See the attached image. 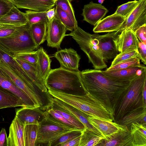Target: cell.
Wrapping results in <instances>:
<instances>
[{
    "label": "cell",
    "mask_w": 146,
    "mask_h": 146,
    "mask_svg": "<svg viewBox=\"0 0 146 146\" xmlns=\"http://www.w3.org/2000/svg\"><path fill=\"white\" fill-rule=\"evenodd\" d=\"M0 86L15 95L21 100L24 106L35 108L30 98L15 84L10 77L0 68Z\"/></svg>",
    "instance_id": "17"
},
{
    "label": "cell",
    "mask_w": 146,
    "mask_h": 146,
    "mask_svg": "<svg viewBox=\"0 0 146 146\" xmlns=\"http://www.w3.org/2000/svg\"><path fill=\"white\" fill-rule=\"evenodd\" d=\"M82 81L89 92L113 115L117 101L131 81L115 80L106 76L102 70L87 69L80 71Z\"/></svg>",
    "instance_id": "1"
},
{
    "label": "cell",
    "mask_w": 146,
    "mask_h": 146,
    "mask_svg": "<svg viewBox=\"0 0 146 146\" xmlns=\"http://www.w3.org/2000/svg\"><path fill=\"white\" fill-rule=\"evenodd\" d=\"M24 126L15 116L9 127L7 146H24Z\"/></svg>",
    "instance_id": "22"
},
{
    "label": "cell",
    "mask_w": 146,
    "mask_h": 146,
    "mask_svg": "<svg viewBox=\"0 0 146 146\" xmlns=\"http://www.w3.org/2000/svg\"><path fill=\"white\" fill-rule=\"evenodd\" d=\"M7 137L4 128H2L0 132V146H7Z\"/></svg>",
    "instance_id": "47"
},
{
    "label": "cell",
    "mask_w": 146,
    "mask_h": 146,
    "mask_svg": "<svg viewBox=\"0 0 146 146\" xmlns=\"http://www.w3.org/2000/svg\"><path fill=\"white\" fill-rule=\"evenodd\" d=\"M17 27L12 25H4L0 28V38L10 35L14 31Z\"/></svg>",
    "instance_id": "45"
},
{
    "label": "cell",
    "mask_w": 146,
    "mask_h": 146,
    "mask_svg": "<svg viewBox=\"0 0 146 146\" xmlns=\"http://www.w3.org/2000/svg\"><path fill=\"white\" fill-rule=\"evenodd\" d=\"M52 97L70 105L92 116L113 121V115L89 92L83 94L68 93L48 88Z\"/></svg>",
    "instance_id": "2"
},
{
    "label": "cell",
    "mask_w": 146,
    "mask_h": 146,
    "mask_svg": "<svg viewBox=\"0 0 146 146\" xmlns=\"http://www.w3.org/2000/svg\"><path fill=\"white\" fill-rule=\"evenodd\" d=\"M137 39L133 31L124 29L116 36L114 41L117 51L120 53L131 50H137Z\"/></svg>",
    "instance_id": "15"
},
{
    "label": "cell",
    "mask_w": 146,
    "mask_h": 146,
    "mask_svg": "<svg viewBox=\"0 0 146 146\" xmlns=\"http://www.w3.org/2000/svg\"><path fill=\"white\" fill-rule=\"evenodd\" d=\"M15 116L25 125L28 124H38L45 116V110L39 108L22 106L15 110Z\"/></svg>",
    "instance_id": "14"
},
{
    "label": "cell",
    "mask_w": 146,
    "mask_h": 146,
    "mask_svg": "<svg viewBox=\"0 0 146 146\" xmlns=\"http://www.w3.org/2000/svg\"><path fill=\"white\" fill-rule=\"evenodd\" d=\"M146 67L143 64L120 70L103 71L106 76L113 79L122 81H131L140 75Z\"/></svg>",
    "instance_id": "18"
},
{
    "label": "cell",
    "mask_w": 146,
    "mask_h": 146,
    "mask_svg": "<svg viewBox=\"0 0 146 146\" xmlns=\"http://www.w3.org/2000/svg\"><path fill=\"white\" fill-rule=\"evenodd\" d=\"M56 15V9L55 7L52 8L47 11L46 16L48 21L51 20L55 17Z\"/></svg>",
    "instance_id": "49"
},
{
    "label": "cell",
    "mask_w": 146,
    "mask_h": 146,
    "mask_svg": "<svg viewBox=\"0 0 146 146\" xmlns=\"http://www.w3.org/2000/svg\"><path fill=\"white\" fill-rule=\"evenodd\" d=\"M46 110L50 115L57 120L70 127L75 128L71 122L64 118L63 116L56 112L51 107H48Z\"/></svg>",
    "instance_id": "42"
},
{
    "label": "cell",
    "mask_w": 146,
    "mask_h": 146,
    "mask_svg": "<svg viewBox=\"0 0 146 146\" xmlns=\"http://www.w3.org/2000/svg\"><path fill=\"white\" fill-rule=\"evenodd\" d=\"M0 68L10 77L16 86L25 92L31 100L36 108L44 110L42 92L37 87L26 81L17 75L8 65L0 59Z\"/></svg>",
    "instance_id": "8"
},
{
    "label": "cell",
    "mask_w": 146,
    "mask_h": 146,
    "mask_svg": "<svg viewBox=\"0 0 146 146\" xmlns=\"http://www.w3.org/2000/svg\"><path fill=\"white\" fill-rule=\"evenodd\" d=\"M50 103L53 104L75 117L83 124L84 128H87L99 134L102 135L89 122L88 120V117L89 115L76 108L51 96Z\"/></svg>",
    "instance_id": "19"
},
{
    "label": "cell",
    "mask_w": 146,
    "mask_h": 146,
    "mask_svg": "<svg viewBox=\"0 0 146 146\" xmlns=\"http://www.w3.org/2000/svg\"><path fill=\"white\" fill-rule=\"evenodd\" d=\"M142 95L143 103L146 106V80H145L142 90Z\"/></svg>",
    "instance_id": "50"
},
{
    "label": "cell",
    "mask_w": 146,
    "mask_h": 146,
    "mask_svg": "<svg viewBox=\"0 0 146 146\" xmlns=\"http://www.w3.org/2000/svg\"><path fill=\"white\" fill-rule=\"evenodd\" d=\"M80 135L64 144L63 146H79Z\"/></svg>",
    "instance_id": "48"
},
{
    "label": "cell",
    "mask_w": 146,
    "mask_h": 146,
    "mask_svg": "<svg viewBox=\"0 0 146 146\" xmlns=\"http://www.w3.org/2000/svg\"><path fill=\"white\" fill-rule=\"evenodd\" d=\"M135 123L146 125V106H141L130 111L117 123L126 126L129 130L131 125Z\"/></svg>",
    "instance_id": "25"
},
{
    "label": "cell",
    "mask_w": 146,
    "mask_h": 146,
    "mask_svg": "<svg viewBox=\"0 0 146 146\" xmlns=\"http://www.w3.org/2000/svg\"><path fill=\"white\" fill-rule=\"evenodd\" d=\"M15 6L11 0H0V19Z\"/></svg>",
    "instance_id": "43"
},
{
    "label": "cell",
    "mask_w": 146,
    "mask_h": 146,
    "mask_svg": "<svg viewBox=\"0 0 146 146\" xmlns=\"http://www.w3.org/2000/svg\"><path fill=\"white\" fill-rule=\"evenodd\" d=\"M54 0V1H56V0ZM68 0L69 1H70V2H71L73 0Z\"/></svg>",
    "instance_id": "53"
},
{
    "label": "cell",
    "mask_w": 146,
    "mask_h": 146,
    "mask_svg": "<svg viewBox=\"0 0 146 146\" xmlns=\"http://www.w3.org/2000/svg\"><path fill=\"white\" fill-rule=\"evenodd\" d=\"M28 20L25 13L20 11L15 6L0 19V24L16 27L27 24Z\"/></svg>",
    "instance_id": "26"
},
{
    "label": "cell",
    "mask_w": 146,
    "mask_h": 146,
    "mask_svg": "<svg viewBox=\"0 0 146 146\" xmlns=\"http://www.w3.org/2000/svg\"><path fill=\"white\" fill-rule=\"evenodd\" d=\"M67 30L55 15L54 18L47 23L46 39L47 46L60 50L61 43L66 36V33Z\"/></svg>",
    "instance_id": "9"
},
{
    "label": "cell",
    "mask_w": 146,
    "mask_h": 146,
    "mask_svg": "<svg viewBox=\"0 0 146 146\" xmlns=\"http://www.w3.org/2000/svg\"><path fill=\"white\" fill-rule=\"evenodd\" d=\"M140 59L137 57L133 58L123 61L112 67H110L106 70H116L127 68L141 65Z\"/></svg>",
    "instance_id": "39"
},
{
    "label": "cell",
    "mask_w": 146,
    "mask_h": 146,
    "mask_svg": "<svg viewBox=\"0 0 146 146\" xmlns=\"http://www.w3.org/2000/svg\"><path fill=\"white\" fill-rule=\"evenodd\" d=\"M139 0L129 1L118 7L114 13L126 19L137 5Z\"/></svg>",
    "instance_id": "36"
},
{
    "label": "cell",
    "mask_w": 146,
    "mask_h": 146,
    "mask_svg": "<svg viewBox=\"0 0 146 146\" xmlns=\"http://www.w3.org/2000/svg\"><path fill=\"white\" fill-rule=\"evenodd\" d=\"M138 58L145 65L146 64V44L137 39Z\"/></svg>",
    "instance_id": "44"
},
{
    "label": "cell",
    "mask_w": 146,
    "mask_h": 146,
    "mask_svg": "<svg viewBox=\"0 0 146 146\" xmlns=\"http://www.w3.org/2000/svg\"><path fill=\"white\" fill-rule=\"evenodd\" d=\"M134 32L139 40L146 44V24L139 27Z\"/></svg>",
    "instance_id": "46"
},
{
    "label": "cell",
    "mask_w": 146,
    "mask_h": 146,
    "mask_svg": "<svg viewBox=\"0 0 146 146\" xmlns=\"http://www.w3.org/2000/svg\"><path fill=\"white\" fill-rule=\"evenodd\" d=\"M38 124L25 125L24 130V146H35Z\"/></svg>",
    "instance_id": "32"
},
{
    "label": "cell",
    "mask_w": 146,
    "mask_h": 146,
    "mask_svg": "<svg viewBox=\"0 0 146 146\" xmlns=\"http://www.w3.org/2000/svg\"><path fill=\"white\" fill-rule=\"evenodd\" d=\"M104 138H105L103 136L84 128L82 131L79 146H96Z\"/></svg>",
    "instance_id": "31"
},
{
    "label": "cell",
    "mask_w": 146,
    "mask_h": 146,
    "mask_svg": "<svg viewBox=\"0 0 146 146\" xmlns=\"http://www.w3.org/2000/svg\"><path fill=\"white\" fill-rule=\"evenodd\" d=\"M46 11H37L28 10L25 13L28 23L32 24L43 21H48L46 16Z\"/></svg>",
    "instance_id": "35"
},
{
    "label": "cell",
    "mask_w": 146,
    "mask_h": 146,
    "mask_svg": "<svg viewBox=\"0 0 146 146\" xmlns=\"http://www.w3.org/2000/svg\"><path fill=\"white\" fill-rule=\"evenodd\" d=\"M23 106L24 104L18 97L0 86V109Z\"/></svg>",
    "instance_id": "28"
},
{
    "label": "cell",
    "mask_w": 146,
    "mask_h": 146,
    "mask_svg": "<svg viewBox=\"0 0 146 146\" xmlns=\"http://www.w3.org/2000/svg\"><path fill=\"white\" fill-rule=\"evenodd\" d=\"M0 45L13 55L33 51L37 48L28 23L17 27L10 35L0 38Z\"/></svg>",
    "instance_id": "6"
},
{
    "label": "cell",
    "mask_w": 146,
    "mask_h": 146,
    "mask_svg": "<svg viewBox=\"0 0 146 146\" xmlns=\"http://www.w3.org/2000/svg\"><path fill=\"white\" fill-rule=\"evenodd\" d=\"M80 71L74 72L60 67L51 69L45 85L50 88L63 92L87 93L82 80Z\"/></svg>",
    "instance_id": "4"
},
{
    "label": "cell",
    "mask_w": 146,
    "mask_h": 146,
    "mask_svg": "<svg viewBox=\"0 0 146 146\" xmlns=\"http://www.w3.org/2000/svg\"><path fill=\"white\" fill-rule=\"evenodd\" d=\"M13 56L14 58L20 59L26 62L36 66L37 60L36 50L16 54L14 55Z\"/></svg>",
    "instance_id": "41"
},
{
    "label": "cell",
    "mask_w": 146,
    "mask_h": 146,
    "mask_svg": "<svg viewBox=\"0 0 146 146\" xmlns=\"http://www.w3.org/2000/svg\"><path fill=\"white\" fill-rule=\"evenodd\" d=\"M120 33L117 31L108 32L103 35H98L99 46L105 62L108 60L114 59L118 54L114 40Z\"/></svg>",
    "instance_id": "13"
},
{
    "label": "cell",
    "mask_w": 146,
    "mask_h": 146,
    "mask_svg": "<svg viewBox=\"0 0 146 146\" xmlns=\"http://www.w3.org/2000/svg\"><path fill=\"white\" fill-rule=\"evenodd\" d=\"M129 131L132 139L133 146H146V125L133 123Z\"/></svg>",
    "instance_id": "29"
},
{
    "label": "cell",
    "mask_w": 146,
    "mask_h": 146,
    "mask_svg": "<svg viewBox=\"0 0 146 146\" xmlns=\"http://www.w3.org/2000/svg\"><path fill=\"white\" fill-rule=\"evenodd\" d=\"M138 53L135 49L131 50L120 52L113 59L110 67H112L123 61L135 57H138Z\"/></svg>",
    "instance_id": "38"
},
{
    "label": "cell",
    "mask_w": 146,
    "mask_h": 146,
    "mask_svg": "<svg viewBox=\"0 0 146 146\" xmlns=\"http://www.w3.org/2000/svg\"><path fill=\"white\" fill-rule=\"evenodd\" d=\"M138 4L133 11L125 19L119 31L130 29L134 32L139 27L146 24V0H138Z\"/></svg>",
    "instance_id": "10"
},
{
    "label": "cell",
    "mask_w": 146,
    "mask_h": 146,
    "mask_svg": "<svg viewBox=\"0 0 146 146\" xmlns=\"http://www.w3.org/2000/svg\"><path fill=\"white\" fill-rule=\"evenodd\" d=\"M55 4L68 14L75 22L77 23L74 10L68 0H56L55 1Z\"/></svg>",
    "instance_id": "40"
},
{
    "label": "cell",
    "mask_w": 146,
    "mask_h": 146,
    "mask_svg": "<svg viewBox=\"0 0 146 146\" xmlns=\"http://www.w3.org/2000/svg\"><path fill=\"white\" fill-rule=\"evenodd\" d=\"M82 130H77L69 132L61 136L50 146H63L65 143L81 135Z\"/></svg>",
    "instance_id": "37"
},
{
    "label": "cell",
    "mask_w": 146,
    "mask_h": 146,
    "mask_svg": "<svg viewBox=\"0 0 146 146\" xmlns=\"http://www.w3.org/2000/svg\"><path fill=\"white\" fill-rule=\"evenodd\" d=\"M36 51L37 55V68L41 80L45 86L46 78L51 70L50 64L51 60L42 47H40Z\"/></svg>",
    "instance_id": "27"
},
{
    "label": "cell",
    "mask_w": 146,
    "mask_h": 146,
    "mask_svg": "<svg viewBox=\"0 0 146 146\" xmlns=\"http://www.w3.org/2000/svg\"><path fill=\"white\" fill-rule=\"evenodd\" d=\"M125 20L122 16L114 13L99 21L95 26L93 31L95 33L118 31Z\"/></svg>",
    "instance_id": "20"
},
{
    "label": "cell",
    "mask_w": 146,
    "mask_h": 146,
    "mask_svg": "<svg viewBox=\"0 0 146 146\" xmlns=\"http://www.w3.org/2000/svg\"><path fill=\"white\" fill-rule=\"evenodd\" d=\"M105 0H98V1L100 4H102L104 1Z\"/></svg>",
    "instance_id": "51"
},
{
    "label": "cell",
    "mask_w": 146,
    "mask_h": 146,
    "mask_svg": "<svg viewBox=\"0 0 146 146\" xmlns=\"http://www.w3.org/2000/svg\"><path fill=\"white\" fill-rule=\"evenodd\" d=\"M4 25H2L0 24V28L3 26Z\"/></svg>",
    "instance_id": "52"
},
{
    "label": "cell",
    "mask_w": 146,
    "mask_h": 146,
    "mask_svg": "<svg viewBox=\"0 0 146 146\" xmlns=\"http://www.w3.org/2000/svg\"><path fill=\"white\" fill-rule=\"evenodd\" d=\"M48 21H41L30 25L32 37L38 47L46 40Z\"/></svg>",
    "instance_id": "30"
},
{
    "label": "cell",
    "mask_w": 146,
    "mask_h": 146,
    "mask_svg": "<svg viewBox=\"0 0 146 146\" xmlns=\"http://www.w3.org/2000/svg\"><path fill=\"white\" fill-rule=\"evenodd\" d=\"M108 11L102 4L91 1L84 5L82 15L83 17V20L95 26Z\"/></svg>",
    "instance_id": "16"
},
{
    "label": "cell",
    "mask_w": 146,
    "mask_h": 146,
    "mask_svg": "<svg viewBox=\"0 0 146 146\" xmlns=\"http://www.w3.org/2000/svg\"><path fill=\"white\" fill-rule=\"evenodd\" d=\"M49 106L48 107H51L56 112L63 116L71 122L75 128L81 130H83L84 128V126L83 124L74 116L67 112L51 103H50Z\"/></svg>",
    "instance_id": "34"
},
{
    "label": "cell",
    "mask_w": 146,
    "mask_h": 146,
    "mask_svg": "<svg viewBox=\"0 0 146 146\" xmlns=\"http://www.w3.org/2000/svg\"><path fill=\"white\" fill-rule=\"evenodd\" d=\"M54 56L58 61L60 67L69 70L79 72L80 56L74 49L70 48L60 49L56 52Z\"/></svg>",
    "instance_id": "11"
},
{
    "label": "cell",
    "mask_w": 146,
    "mask_h": 146,
    "mask_svg": "<svg viewBox=\"0 0 146 146\" xmlns=\"http://www.w3.org/2000/svg\"><path fill=\"white\" fill-rule=\"evenodd\" d=\"M146 80V68L141 74L132 80L129 85L122 93L115 106L113 114V122L117 123L130 111L141 106L143 103L142 90Z\"/></svg>",
    "instance_id": "3"
},
{
    "label": "cell",
    "mask_w": 146,
    "mask_h": 146,
    "mask_svg": "<svg viewBox=\"0 0 146 146\" xmlns=\"http://www.w3.org/2000/svg\"><path fill=\"white\" fill-rule=\"evenodd\" d=\"M45 111V117L38 124L35 146H50L52 143L63 135L78 130L59 121Z\"/></svg>",
    "instance_id": "7"
},
{
    "label": "cell",
    "mask_w": 146,
    "mask_h": 146,
    "mask_svg": "<svg viewBox=\"0 0 146 146\" xmlns=\"http://www.w3.org/2000/svg\"><path fill=\"white\" fill-rule=\"evenodd\" d=\"M0 59L7 64L21 78L31 84L37 87L27 74L21 65L14 58L13 55L6 50L0 45Z\"/></svg>",
    "instance_id": "24"
},
{
    "label": "cell",
    "mask_w": 146,
    "mask_h": 146,
    "mask_svg": "<svg viewBox=\"0 0 146 146\" xmlns=\"http://www.w3.org/2000/svg\"><path fill=\"white\" fill-rule=\"evenodd\" d=\"M56 15L68 30L72 31L78 26L69 15L58 7L56 6Z\"/></svg>",
    "instance_id": "33"
},
{
    "label": "cell",
    "mask_w": 146,
    "mask_h": 146,
    "mask_svg": "<svg viewBox=\"0 0 146 146\" xmlns=\"http://www.w3.org/2000/svg\"><path fill=\"white\" fill-rule=\"evenodd\" d=\"M88 120L105 138L121 131L128 130L125 126L96 117L89 115Z\"/></svg>",
    "instance_id": "12"
},
{
    "label": "cell",
    "mask_w": 146,
    "mask_h": 146,
    "mask_svg": "<svg viewBox=\"0 0 146 146\" xmlns=\"http://www.w3.org/2000/svg\"><path fill=\"white\" fill-rule=\"evenodd\" d=\"M97 33L90 34L78 26L66 36H70L76 41L88 57L94 69L100 70L107 67L104 60Z\"/></svg>",
    "instance_id": "5"
},
{
    "label": "cell",
    "mask_w": 146,
    "mask_h": 146,
    "mask_svg": "<svg viewBox=\"0 0 146 146\" xmlns=\"http://www.w3.org/2000/svg\"><path fill=\"white\" fill-rule=\"evenodd\" d=\"M17 8L46 11L55 5L53 0H11Z\"/></svg>",
    "instance_id": "23"
},
{
    "label": "cell",
    "mask_w": 146,
    "mask_h": 146,
    "mask_svg": "<svg viewBox=\"0 0 146 146\" xmlns=\"http://www.w3.org/2000/svg\"><path fill=\"white\" fill-rule=\"evenodd\" d=\"M96 146H133L132 139L129 130H122L102 139Z\"/></svg>",
    "instance_id": "21"
}]
</instances>
